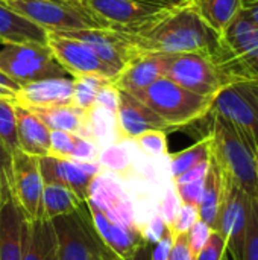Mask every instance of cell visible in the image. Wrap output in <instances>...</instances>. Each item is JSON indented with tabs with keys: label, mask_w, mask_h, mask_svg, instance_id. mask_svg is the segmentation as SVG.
I'll list each match as a JSON object with an SVG mask.
<instances>
[{
	"label": "cell",
	"mask_w": 258,
	"mask_h": 260,
	"mask_svg": "<svg viewBox=\"0 0 258 260\" xmlns=\"http://www.w3.org/2000/svg\"><path fill=\"white\" fill-rule=\"evenodd\" d=\"M132 37L141 53H204L216 58L222 47L220 34L202 20L190 0L172 6L154 24Z\"/></svg>",
	"instance_id": "obj_1"
},
{
	"label": "cell",
	"mask_w": 258,
	"mask_h": 260,
	"mask_svg": "<svg viewBox=\"0 0 258 260\" xmlns=\"http://www.w3.org/2000/svg\"><path fill=\"white\" fill-rule=\"evenodd\" d=\"M208 117H211L208 129L211 160L220 168L227 178L236 183L249 197L258 198L255 151L230 120L216 113H210Z\"/></svg>",
	"instance_id": "obj_2"
},
{
	"label": "cell",
	"mask_w": 258,
	"mask_h": 260,
	"mask_svg": "<svg viewBox=\"0 0 258 260\" xmlns=\"http://www.w3.org/2000/svg\"><path fill=\"white\" fill-rule=\"evenodd\" d=\"M131 94L149 107L167 125L169 131L190 126L208 117L214 101L192 93L167 78H160L149 87Z\"/></svg>",
	"instance_id": "obj_3"
},
{
	"label": "cell",
	"mask_w": 258,
	"mask_h": 260,
	"mask_svg": "<svg viewBox=\"0 0 258 260\" xmlns=\"http://www.w3.org/2000/svg\"><path fill=\"white\" fill-rule=\"evenodd\" d=\"M222 47L214 61L233 84L258 81V26L243 11L220 34Z\"/></svg>",
	"instance_id": "obj_4"
},
{
	"label": "cell",
	"mask_w": 258,
	"mask_h": 260,
	"mask_svg": "<svg viewBox=\"0 0 258 260\" xmlns=\"http://www.w3.org/2000/svg\"><path fill=\"white\" fill-rule=\"evenodd\" d=\"M78 3L102 29L126 34L148 29L172 8L148 0H78Z\"/></svg>",
	"instance_id": "obj_5"
},
{
	"label": "cell",
	"mask_w": 258,
	"mask_h": 260,
	"mask_svg": "<svg viewBox=\"0 0 258 260\" xmlns=\"http://www.w3.org/2000/svg\"><path fill=\"white\" fill-rule=\"evenodd\" d=\"M163 55V53H161ZM164 76L182 88L214 99L231 82L214 61L204 53H172L163 55Z\"/></svg>",
	"instance_id": "obj_6"
},
{
	"label": "cell",
	"mask_w": 258,
	"mask_h": 260,
	"mask_svg": "<svg viewBox=\"0 0 258 260\" xmlns=\"http://www.w3.org/2000/svg\"><path fill=\"white\" fill-rule=\"evenodd\" d=\"M0 70L20 87L40 79L70 76L50 49L40 43H0Z\"/></svg>",
	"instance_id": "obj_7"
},
{
	"label": "cell",
	"mask_w": 258,
	"mask_h": 260,
	"mask_svg": "<svg viewBox=\"0 0 258 260\" xmlns=\"http://www.w3.org/2000/svg\"><path fill=\"white\" fill-rule=\"evenodd\" d=\"M3 5L44 27L47 32L100 27L79 5H68L56 0H9Z\"/></svg>",
	"instance_id": "obj_8"
},
{
	"label": "cell",
	"mask_w": 258,
	"mask_h": 260,
	"mask_svg": "<svg viewBox=\"0 0 258 260\" xmlns=\"http://www.w3.org/2000/svg\"><path fill=\"white\" fill-rule=\"evenodd\" d=\"M210 113H216L230 120L257 152L258 81L233 84L224 88L214 98Z\"/></svg>",
	"instance_id": "obj_9"
},
{
	"label": "cell",
	"mask_w": 258,
	"mask_h": 260,
	"mask_svg": "<svg viewBox=\"0 0 258 260\" xmlns=\"http://www.w3.org/2000/svg\"><path fill=\"white\" fill-rule=\"evenodd\" d=\"M56 236V260H93L97 235L87 201L70 215L50 219Z\"/></svg>",
	"instance_id": "obj_10"
},
{
	"label": "cell",
	"mask_w": 258,
	"mask_h": 260,
	"mask_svg": "<svg viewBox=\"0 0 258 260\" xmlns=\"http://www.w3.org/2000/svg\"><path fill=\"white\" fill-rule=\"evenodd\" d=\"M75 40H79L90 46L93 52L100 58V61L114 73V78L134 59L143 55L134 41L132 34L113 30V29H79V30H64L56 32ZM114 81V79H113Z\"/></svg>",
	"instance_id": "obj_11"
},
{
	"label": "cell",
	"mask_w": 258,
	"mask_h": 260,
	"mask_svg": "<svg viewBox=\"0 0 258 260\" xmlns=\"http://www.w3.org/2000/svg\"><path fill=\"white\" fill-rule=\"evenodd\" d=\"M251 198L252 197H249L236 183L225 177V189L214 230L224 236L227 242V251L233 260H242Z\"/></svg>",
	"instance_id": "obj_12"
},
{
	"label": "cell",
	"mask_w": 258,
	"mask_h": 260,
	"mask_svg": "<svg viewBox=\"0 0 258 260\" xmlns=\"http://www.w3.org/2000/svg\"><path fill=\"white\" fill-rule=\"evenodd\" d=\"M9 177L14 198L27 219L43 218L44 181L40 171V160L21 149L11 154Z\"/></svg>",
	"instance_id": "obj_13"
},
{
	"label": "cell",
	"mask_w": 258,
	"mask_h": 260,
	"mask_svg": "<svg viewBox=\"0 0 258 260\" xmlns=\"http://www.w3.org/2000/svg\"><path fill=\"white\" fill-rule=\"evenodd\" d=\"M26 215L14 198L9 160L0 166V260H21Z\"/></svg>",
	"instance_id": "obj_14"
},
{
	"label": "cell",
	"mask_w": 258,
	"mask_h": 260,
	"mask_svg": "<svg viewBox=\"0 0 258 260\" xmlns=\"http://www.w3.org/2000/svg\"><path fill=\"white\" fill-rule=\"evenodd\" d=\"M46 46L71 78L81 75H100L111 81L114 79V73L100 61L93 49L79 40L56 32H47Z\"/></svg>",
	"instance_id": "obj_15"
},
{
	"label": "cell",
	"mask_w": 258,
	"mask_h": 260,
	"mask_svg": "<svg viewBox=\"0 0 258 260\" xmlns=\"http://www.w3.org/2000/svg\"><path fill=\"white\" fill-rule=\"evenodd\" d=\"M87 203L99 209L114 224L129 230H141L128 193L114 177L100 172L90 184Z\"/></svg>",
	"instance_id": "obj_16"
},
{
	"label": "cell",
	"mask_w": 258,
	"mask_h": 260,
	"mask_svg": "<svg viewBox=\"0 0 258 260\" xmlns=\"http://www.w3.org/2000/svg\"><path fill=\"white\" fill-rule=\"evenodd\" d=\"M44 184H59L75 192L82 201L88 198L91 181L103 171L99 161H78L53 155L38 157Z\"/></svg>",
	"instance_id": "obj_17"
},
{
	"label": "cell",
	"mask_w": 258,
	"mask_h": 260,
	"mask_svg": "<svg viewBox=\"0 0 258 260\" xmlns=\"http://www.w3.org/2000/svg\"><path fill=\"white\" fill-rule=\"evenodd\" d=\"M169 131L167 125L141 101L126 91H120V101L116 111V139L135 140L146 131Z\"/></svg>",
	"instance_id": "obj_18"
},
{
	"label": "cell",
	"mask_w": 258,
	"mask_h": 260,
	"mask_svg": "<svg viewBox=\"0 0 258 260\" xmlns=\"http://www.w3.org/2000/svg\"><path fill=\"white\" fill-rule=\"evenodd\" d=\"M88 209H90L93 227L99 239L106 248H109L120 259L131 260L140 247L148 244L141 230H129L114 224L99 209H96L91 204H88Z\"/></svg>",
	"instance_id": "obj_19"
},
{
	"label": "cell",
	"mask_w": 258,
	"mask_h": 260,
	"mask_svg": "<svg viewBox=\"0 0 258 260\" xmlns=\"http://www.w3.org/2000/svg\"><path fill=\"white\" fill-rule=\"evenodd\" d=\"M73 78H47L24 84L15 94L12 102L23 107H52L71 105Z\"/></svg>",
	"instance_id": "obj_20"
},
{
	"label": "cell",
	"mask_w": 258,
	"mask_h": 260,
	"mask_svg": "<svg viewBox=\"0 0 258 260\" xmlns=\"http://www.w3.org/2000/svg\"><path fill=\"white\" fill-rule=\"evenodd\" d=\"M164 76V62L161 53H143L129 62L113 81V84L126 93L140 91Z\"/></svg>",
	"instance_id": "obj_21"
},
{
	"label": "cell",
	"mask_w": 258,
	"mask_h": 260,
	"mask_svg": "<svg viewBox=\"0 0 258 260\" xmlns=\"http://www.w3.org/2000/svg\"><path fill=\"white\" fill-rule=\"evenodd\" d=\"M26 108L30 110L50 131H53V129L68 131L79 137L93 140L91 131H90V123H88V113H85L73 105L26 107Z\"/></svg>",
	"instance_id": "obj_22"
},
{
	"label": "cell",
	"mask_w": 258,
	"mask_h": 260,
	"mask_svg": "<svg viewBox=\"0 0 258 260\" xmlns=\"http://www.w3.org/2000/svg\"><path fill=\"white\" fill-rule=\"evenodd\" d=\"M17 117V134L20 149L35 155L44 157L50 152V129L26 107L14 102Z\"/></svg>",
	"instance_id": "obj_23"
},
{
	"label": "cell",
	"mask_w": 258,
	"mask_h": 260,
	"mask_svg": "<svg viewBox=\"0 0 258 260\" xmlns=\"http://www.w3.org/2000/svg\"><path fill=\"white\" fill-rule=\"evenodd\" d=\"M21 260H56V236L50 219L26 218Z\"/></svg>",
	"instance_id": "obj_24"
},
{
	"label": "cell",
	"mask_w": 258,
	"mask_h": 260,
	"mask_svg": "<svg viewBox=\"0 0 258 260\" xmlns=\"http://www.w3.org/2000/svg\"><path fill=\"white\" fill-rule=\"evenodd\" d=\"M47 30L0 3V43L46 44Z\"/></svg>",
	"instance_id": "obj_25"
},
{
	"label": "cell",
	"mask_w": 258,
	"mask_h": 260,
	"mask_svg": "<svg viewBox=\"0 0 258 260\" xmlns=\"http://www.w3.org/2000/svg\"><path fill=\"white\" fill-rule=\"evenodd\" d=\"M190 3L217 34H224L243 8V0H190Z\"/></svg>",
	"instance_id": "obj_26"
},
{
	"label": "cell",
	"mask_w": 258,
	"mask_h": 260,
	"mask_svg": "<svg viewBox=\"0 0 258 260\" xmlns=\"http://www.w3.org/2000/svg\"><path fill=\"white\" fill-rule=\"evenodd\" d=\"M224 189H225V177L220 168L210 157V169L205 177L204 195L198 206V212H199V219L207 222L213 230H214L219 207L222 203Z\"/></svg>",
	"instance_id": "obj_27"
},
{
	"label": "cell",
	"mask_w": 258,
	"mask_h": 260,
	"mask_svg": "<svg viewBox=\"0 0 258 260\" xmlns=\"http://www.w3.org/2000/svg\"><path fill=\"white\" fill-rule=\"evenodd\" d=\"M84 201L70 189L59 184H44L43 190V218L53 219L75 213Z\"/></svg>",
	"instance_id": "obj_28"
},
{
	"label": "cell",
	"mask_w": 258,
	"mask_h": 260,
	"mask_svg": "<svg viewBox=\"0 0 258 260\" xmlns=\"http://www.w3.org/2000/svg\"><path fill=\"white\" fill-rule=\"evenodd\" d=\"M211 157V145H210V137L208 134L198 140L195 145L170 155L169 154V172H170V180L182 175L189 169L195 168L199 163L208 161Z\"/></svg>",
	"instance_id": "obj_29"
},
{
	"label": "cell",
	"mask_w": 258,
	"mask_h": 260,
	"mask_svg": "<svg viewBox=\"0 0 258 260\" xmlns=\"http://www.w3.org/2000/svg\"><path fill=\"white\" fill-rule=\"evenodd\" d=\"M113 82L109 78L100 75H81L73 78V94H71V105L90 113L96 107V98L99 90Z\"/></svg>",
	"instance_id": "obj_30"
},
{
	"label": "cell",
	"mask_w": 258,
	"mask_h": 260,
	"mask_svg": "<svg viewBox=\"0 0 258 260\" xmlns=\"http://www.w3.org/2000/svg\"><path fill=\"white\" fill-rule=\"evenodd\" d=\"M97 161L100 163L102 169H105L114 175L129 177L134 174V165H132L131 155L119 143L100 148Z\"/></svg>",
	"instance_id": "obj_31"
},
{
	"label": "cell",
	"mask_w": 258,
	"mask_h": 260,
	"mask_svg": "<svg viewBox=\"0 0 258 260\" xmlns=\"http://www.w3.org/2000/svg\"><path fill=\"white\" fill-rule=\"evenodd\" d=\"M0 140L9 154L20 149L15 108L14 102L9 99H0Z\"/></svg>",
	"instance_id": "obj_32"
},
{
	"label": "cell",
	"mask_w": 258,
	"mask_h": 260,
	"mask_svg": "<svg viewBox=\"0 0 258 260\" xmlns=\"http://www.w3.org/2000/svg\"><path fill=\"white\" fill-rule=\"evenodd\" d=\"M137 148L151 158H167L169 146H167V131L163 129H151L138 136L135 140Z\"/></svg>",
	"instance_id": "obj_33"
},
{
	"label": "cell",
	"mask_w": 258,
	"mask_h": 260,
	"mask_svg": "<svg viewBox=\"0 0 258 260\" xmlns=\"http://www.w3.org/2000/svg\"><path fill=\"white\" fill-rule=\"evenodd\" d=\"M242 260H258V198L249 201V218Z\"/></svg>",
	"instance_id": "obj_34"
},
{
	"label": "cell",
	"mask_w": 258,
	"mask_h": 260,
	"mask_svg": "<svg viewBox=\"0 0 258 260\" xmlns=\"http://www.w3.org/2000/svg\"><path fill=\"white\" fill-rule=\"evenodd\" d=\"M78 136L68 131H50V152L49 155L59 158H70Z\"/></svg>",
	"instance_id": "obj_35"
},
{
	"label": "cell",
	"mask_w": 258,
	"mask_h": 260,
	"mask_svg": "<svg viewBox=\"0 0 258 260\" xmlns=\"http://www.w3.org/2000/svg\"><path fill=\"white\" fill-rule=\"evenodd\" d=\"M198 219H199L198 207L189 206V204H181V207H179L173 222L169 225V229L173 232V235H186Z\"/></svg>",
	"instance_id": "obj_36"
},
{
	"label": "cell",
	"mask_w": 258,
	"mask_h": 260,
	"mask_svg": "<svg viewBox=\"0 0 258 260\" xmlns=\"http://www.w3.org/2000/svg\"><path fill=\"white\" fill-rule=\"evenodd\" d=\"M173 186H175V190L182 204L198 207L202 200V195H204L205 178L190 181V183H182V184H173Z\"/></svg>",
	"instance_id": "obj_37"
},
{
	"label": "cell",
	"mask_w": 258,
	"mask_h": 260,
	"mask_svg": "<svg viewBox=\"0 0 258 260\" xmlns=\"http://www.w3.org/2000/svg\"><path fill=\"white\" fill-rule=\"evenodd\" d=\"M211 233H213V229H211L207 222H204L202 219H198V221L192 225V229L187 232L189 247H190V250H192V253H193L195 257H196V254L207 245V242H208Z\"/></svg>",
	"instance_id": "obj_38"
},
{
	"label": "cell",
	"mask_w": 258,
	"mask_h": 260,
	"mask_svg": "<svg viewBox=\"0 0 258 260\" xmlns=\"http://www.w3.org/2000/svg\"><path fill=\"white\" fill-rule=\"evenodd\" d=\"M225 251H227V242L224 236L219 232L213 230L207 245L196 254L195 260H222Z\"/></svg>",
	"instance_id": "obj_39"
},
{
	"label": "cell",
	"mask_w": 258,
	"mask_h": 260,
	"mask_svg": "<svg viewBox=\"0 0 258 260\" xmlns=\"http://www.w3.org/2000/svg\"><path fill=\"white\" fill-rule=\"evenodd\" d=\"M99 152H100V146L85 137H79L76 139L73 152L70 155V160H78V161H97L99 158Z\"/></svg>",
	"instance_id": "obj_40"
},
{
	"label": "cell",
	"mask_w": 258,
	"mask_h": 260,
	"mask_svg": "<svg viewBox=\"0 0 258 260\" xmlns=\"http://www.w3.org/2000/svg\"><path fill=\"white\" fill-rule=\"evenodd\" d=\"M181 204L182 203H181V200H179V197H178V193L175 190V186L172 184V187H169L166 190L164 198H163V201L160 204V212H158V215L164 219V222L167 225H170L173 222Z\"/></svg>",
	"instance_id": "obj_41"
},
{
	"label": "cell",
	"mask_w": 258,
	"mask_h": 260,
	"mask_svg": "<svg viewBox=\"0 0 258 260\" xmlns=\"http://www.w3.org/2000/svg\"><path fill=\"white\" fill-rule=\"evenodd\" d=\"M119 101H120V90L113 82H109L99 90L96 98V105L116 113L119 107Z\"/></svg>",
	"instance_id": "obj_42"
},
{
	"label": "cell",
	"mask_w": 258,
	"mask_h": 260,
	"mask_svg": "<svg viewBox=\"0 0 258 260\" xmlns=\"http://www.w3.org/2000/svg\"><path fill=\"white\" fill-rule=\"evenodd\" d=\"M169 225L164 222V219L157 213L146 227H141V232H143V236L146 239L148 244H157L167 232Z\"/></svg>",
	"instance_id": "obj_43"
},
{
	"label": "cell",
	"mask_w": 258,
	"mask_h": 260,
	"mask_svg": "<svg viewBox=\"0 0 258 260\" xmlns=\"http://www.w3.org/2000/svg\"><path fill=\"white\" fill-rule=\"evenodd\" d=\"M97 235V233H96ZM151 244H144L143 247H140L138 248V251L134 254V257L131 260H151V247H149ZM97 256H99V259L100 260H123L120 259L119 256H116L109 248H106L103 244H102V241L99 239V236H97Z\"/></svg>",
	"instance_id": "obj_44"
},
{
	"label": "cell",
	"mask_w": 258,
	"mask_h": 260,
	"mask_svg": "<svg viewBox=\"0 0 258 260\" xmlns=\"http://www.w3.org/2000/svg\"><path fill=\"white\" fill-rule=\"evenodd\" d=\"M169 260H195V256L189 247L187 233L173 236V244H172Z\"/></svg>",
	"instance_id": "obj_45"
},
{
	"label": "cell",
	"mask_w": 258,
	"mask_h": 260,
	"mask_svg": "<svg viewBox=\"0 0 258 260\" xmlns=\"http://www.w3.org/2000/svg\"><path fill=\"white\" fill-rule=\"evenodd\" d=\"M173 236H175L173 232L167 229L166 235L157 244H154V248L151 250V260H169L172 244H173Z\"/></svg>",
	"instance_id": "obj_46"
},
{
	"label": "cell",
	"mask_w": 258,
	"mask_h": 260,
	"mask_svg": "<svg viewBox=\"0 0 258 260\" xmlns=\"http://www.w3.org/2000/svg\"><path fill=\"white\" fill-rule=\"evenodd\" d=\"M208 169H210V160L208 161H204V163H199L195 168H192L187 172H184L182 175L173 178L172 180V184H182V183H190V181L202 180V178L207 177Z\"/></svg>",
	"instance_id": "obj_47"
},
{
	"label": "cell",
	"mask_w": 258,
	"mask_h": 260,
	"mask_svg": "<svg viewBox=\"0 0 258 260\" xmlns=\"http://www.w3.org/2000/svg\"><path fill=\"white\" fill-rule=\"evenodd\" d=\"M243 11L249 15V18L258 26V0H248L243 3Z\"/></svg>",
	"instance_id": "obj_48"
},
{
	"label": "cell",
	"mask_w": 258,
	"mask_h": 260,
	"mask_svg": "<svg viewBox=\"0 0 258 260\" xmlns=\"http://www.w3.org/2000/svg\"><path fill=\"white\" fill-rule=\"evenodd\" d=\"M15 94H17V91L11 90V88H8V87L0 85V99H9V101H14V99H15Z\"/></svg>",
	"instance_id": "obj_49"
},
{
	"label": "cell",
	"mask_w": 258,
	"mask_h": 260,
	"mask_svg": "<svg viewBox=\"0 0 258 260\" xmlns=\"http://www.w3.org/2000/svg\"><path fill=\"white\" fill-rule=\"evenodd\" d=\"M11 158V154L8 152V149L5 148V145L2 143V140H0V163H5V161H8Z\"/></svg>",
	"instance_id": "obj_50"
},
{
	"label": "cell",
	"mask_w": 258,
	"mask_h": 260,
	"mask_svg": "<svg viewBox=\"0 0 258 260\" xmlns=\"http://www.w3.org/2000/svg\"><path fill=\"white\" fill-rule=\"evenodd\" d=\"M148 2L160 3V5H166V6H175V5L184 3V2H187V0H148Z\"/></svg>",
	"instance_id": "obj_51"
},
{
	"label": "cell",
	"mask_w": 258,
	"mask_h": 260,
	"mask_svg": "<svg viewBox=\"0 0 258 260\" xmlns=\"http://www.w3.org/2000/svg\"><path fill=\"white\" fill-rule=\"evenodd\" d=\"M56 2H62V3H68V5H79L78 0H56Z\"/></svg>",
	"instance_id": "obj_52"
},
{
	"label": "cell",
	"mask_w": 258,
	"mask_h": 260,
	"mask_svg": "<svg viewBox=\"0 0 258 260\" xmlns=\"http://www.w3.org/2000/svg\"><path fill=\"white\" fill-rule=\"evenodd\" d=\"M222 260H233V259H231V256L228 254V251H225V254H224V257H222Z\"/></svg>",
	"instance_id": "obj_53"
},
{
	"label": "cell",
	"mask_w": 258,
	"mask_h": 260,
	"mask_svg": "<svg viewBox=\"0 0 258 260\" xmlns=\"http://www.w3.org/2000/svg\"><path fill=\"white\" fill-rule=\"evenodd\" d=\"M93 260H100L99 259V256H97V250H96V254L93 256Z\"/></svg>",
	"instance_id": "obj_54"
},
{
	"label": "cell",
	"mask_w": 258,
	"mask_h": 260,
	"mask_svg": "<svg viewBox=\"0 0 258 260\" xmlns=\"http://www.w3.org/2000/svg\"><path fill=\"white\" fill-rule=\"evenodd\" d=\"M255 157H257V168H258V149H257V152H255Z\"/></svg>",
	"instance_id": "obj_55"
},
{
	"label": "cell",
	"mask_w": 258,
	"mask_h": 260,
	"mask_svg": "<svg viewBox=\"0 0 258 260\" xmlns=\"http://www.w3.org/2000/svg\"><path fill=\"white\" fill-rule=\"evenodd\" d=\"M245 2H248V0H243V3H245Z\"/></svg>",
	"instance_id": "obj_56"
},
{
	"label": "cell",
	"mask_w": 258,
	"mask_h": 260,
	"mask_svg": "<svg viewBox=\"0 0 258 260\" xmlns=\"http://www.w3.org/2000/svg\"><path fill=\"white\" fill-rule=\"evenodd\" d=\"M2 165H3V163H0V166H2Z\"/></svg>",
	"instance_id": "obj_57"
}]
</instances>
